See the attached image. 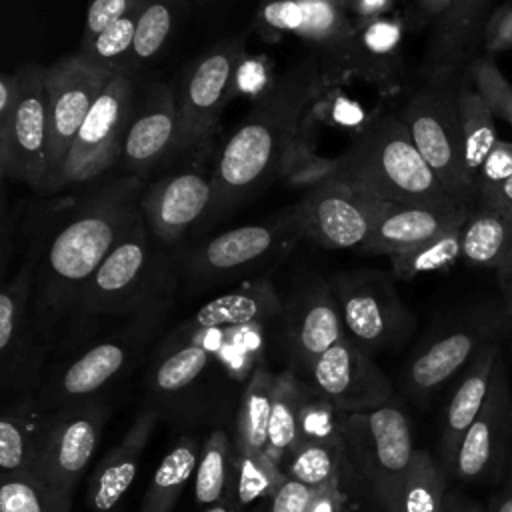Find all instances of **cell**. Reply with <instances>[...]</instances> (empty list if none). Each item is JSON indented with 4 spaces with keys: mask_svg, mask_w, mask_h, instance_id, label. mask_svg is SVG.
I'll list each match as a JSON object with an SVG mask.
<instances>
[{
    "mask_svg": "<svg viewBox=\"0 0 512 512\" xmlns=\"http://www.w3.org/2000/svg\"><path fill=\"white\" fill-rule=\"evenodd\" d=\"M336 176V158L318 156L314 152L312 130L306 118V124L298 138L294 140L280 172V180H284L292 188H306L312 190L320 184L334 180Z\"/></svg>",
    "mask_w": 512,
    "mask_h": 512,
    "instance_id": "obj_43",
    "label": "cell"
},
{
    "mask_svg": "<svg viewBox=\"0 0 512 512\" xmlns=\"http://www.w3.org/2000/svg\"><path fill=\"white\" fill-rule=\"evenodd\" d=\"M106 420L108 406L100 398L52 410L32 474L48 486L74 492L96 454Z\"/></svg>",
    "mask_w": 512,
    "mask_h": 512,
    "instance_id": "obj_19",
    "label": "cell"
},
{
    "mask_svg": "<svg viewBox=\"0 0 512 512\" xmlns=\"http://www.w3.org/2000/svg\"><path fill=\"white\" fill-rule=\"evenodd\" d=\"M160 416L152 406L140 410L122 438L96 464L86 492L92 512H116L136 478L140 458Z\"/></svg>",
    "mask_w": 512,
    "mask_h": 512,
    "instance_id": "obj_27",
    "label": "cell"
},
{
    "mask_svg": "<svg viewBox=\"0 0 512 512\" xmlns=\"http://www.w3.org/2000/svg\"><path fill=\"white\" fill-rule=\"evenodd\" d=\"M500 354H502L500 344H492L484 348L462 372V378L446 404L442 424H440L438 450H440V464L448 474H452L454 460L466 430L472 426V422L476 420V416L480 414L488 398L494 366Z\"/></svg>",
    "mask_w": 512,
    "mask_h": 512,
    "instance_id": "obj_29",
    "label": "cell"
},
{
    "mask_svg": "<svg viewBox=\"0 0 512 512\" xmlns=\"http://www.w3.org/2000/svg\"><path fill=\"white\" fill-rule=\"evenodd\" d=\"M144 188L146 182L126 174L96 182L46 236L32 240L38 250L32 312L48 350L98 266L138 218Z\"/></svg>",
    "mask_w": 512,
    "mask_h": 512,
    "instance_id": "obj_1",
    "label": "cell"
},
{
    "mask_svg": "<svg viewBox=\"0 0 512 512\" xmlns=\"http://www.w3.org/2000/svg\"><path fill=\"white\" fill-rule=\"evenodd\" d=\"M140 10H142V4L136 10L128 12L126 16L102 28L90 40L80 42V54L90 62H94L96 66L112 70L114 74L118 72L130 74V60H132V48H134Z\"/></svg>",
    "mask_w": 512,
    "mask_h": 512,
    "instance_id": "obj_40",
    "label": "cell"
},
{
    "mask_svg": "<svg viewBox=\"0 0 512 512\" xmlns=\"http://www.w3.org/2000/svg\"><path fill=\"white\" fill-rule=\"evenodd\" d=\"M458 108L464 140V164L476 190L478 172L498 140L494 114L474 88H458Z\"/></svg>",
    "mask_w": 512,
    "mask_h": 512,
    "instance_id": "obj_37",
    "label": "cell"
},
{
    "mask_svg": "<svg viewBox=\"0 0 512 512\" xmlns=\"http://www.w3.org/2000/svg\"><path fill=\"white\" fill-rule=\"evenodd\" d=\"M38 250L28 246L14 278L0 292V384L6 394L36 392L50 354L34 324V286Z\"/></svg>",
    "mask_w": 512,
    "mask_h": 512,
    "instance_id": "obj_14",
    "label": "cell"
},
{
    "mask_svg": "<svg viewBox=\"0 0 512 512\" xmlns=\"http://www.w3.org/2000/svg\"><path fill=\"white\" fill-rule=\"evenodd\" d=\"M488 512H512V488L508 484L492 496Z\"/></svg>",
    "mask_w": 512,
    "mask_h": 512,
    "instance_id": "obj_54",
    "label": "cell"
},
{
    "mask_svg": "<svg viewBox=\"0 0 512 512\" xmlns=\"http://www.w3.org/2000/svg\"><path fill=\"white\" fill-rule=\"evenodd\" d=\"M512 444V396L502 354L496 360L488 398L466 430L452 476L462 482H496L506 476Z\"/></svg>",
    "mask_w": 512,
    "mask_h": 512,
    "instance_id": "obj_22",
    "label": "cell"
},
{
    "mask_svg": "<svg viewBox=\"0 0 512 512\" xmlns=\"http://www.w3.org/2000/svg\"><path fill=\"white\" fill-rule=\"evenodd\" d=\"M278 328L288 370L304 378L312 362L346 336L328 276L312 268L294 272L280 294Z\"/></svg>",
    "mask_w": 512,
    "mask_h": 512,
    "instance_id": "obj_15",
    "label": "cell"
},
{
    "mask_svg": "<svg viewBox=\"0 0 512 512\" xmlns=\"http://www.w3.org/2000/svg\"><path fill=\"white\" fill-rule=\"evenodd\" d=\"M200 444L192 436H182L162 458L144 494L140 512H170L178 502L186 482L198 466Z\"/></svg>",
    "mask_w": 512,
    "mask_h": 512,
    "instance_id": "obj_35",
    "label": "cell"
},
{
    "mask_svg": "<svg viewBox=\"0 0 512 512\" xmlns=\"http://www.w3.org/2000/svg\"><path fill=\"white\" fill-rule=\"evenodd\" d=\"M302 238V226L290 206L268 220L226 230L194 246L180 256L178 270L190 288L216 286L278 262Z\"/></svg>",
    "mask_w": 512,
    "mask_h": 512,
    "instance_id": "obj_8",
    "label": "cell"
},
{
    "mask_svg": "<svg viewBox=\"0 0 512 512\" xmlns=\"http://www.w3.org/2000/svg\"><path fill=\"white\" fill-rule=\"evenodd\" d=\"M142 2L144 0H88L82 42L96 36L102 28H106L114 20L136 10Z\"/></svg>",
    "mask_w": 512,
    "mask_h": 512,
    "instance_id": "obj_47",
    "label": "cell"
},
{
    "mask_svg": "<svg viewBox=\"0 0 512 512\" xmlns=\"http://www.w3.org/2000/svg\"><path fill=\"white\" fill-rule=\"evenodd\" d=\"M442 512H484V510L478 504L466 500L464 496H460L456 492H448Z\"/></svg>",
    "mask_w": 512,
    "mask_h": 512,
    "instance_id": "obj_51",
    "label": "cell"
},
{
    "mask_svg": "<svg viewBox=\"0 0 512 512\" xmlns=\"http://www.w3.org/2000/svg\"><path fill=\"white\" fill-rule=\"evenodd\" d=\"M316 496L318 490L284 474L280 484L266 496L262 512H308Z\"/></svg>",
    "mask_w": 512,
    "mask_h": 512,
    "instance_id": "obj_46",
    "label": "cell"
},
{
    "mask_svg": "<svg viewBox=\"0 0 512 512\" xmlns=\"http://www.w3.org/2000/svg\"><path fill=\"white\" fill-rule=\"evenodd\" d=\"M332 412L334 410L318 398L314 400L308 418V434L282 464L286 476H292L318 492L328 488L346 490V484L360 482L340 432L338 418L332 420L328 416Z\"/></svg>",
    "mask_w": 512,
    "mask_h": 512,
    "instance_id": "obj_25",
    "label": "cell"
},
{
    "mask_svg": "<svg viewBox=\"0 0 512 512\" xmlns=\"http://www.w3.org/2000/svg\"><path fill=\"white\" fill-rule=\"evenodd\" d=\"M182 160L180 166L146 184L140 198V214L164 246L180 242L194 228L202 230L212 206L216 162H208L210 148Z\"/></svg>",
    "mask_w": 512,
    "mask_h": 512,
    "instance_id": "obj_16",
    "label": "cell"
},
{
    "mask_svg": "<svg viewBox=\"0 0 512 512\" xmlns=\"http://www.w3.org/2000/svg\"><path fill=\"white\" fill-rule=\"evenodd\" d=\"M486 54L494 56L512 50V0L494 8L482 32Z\"/></svg>",
    "mask_w": 512,
    "mask_h": 512,
    "instance_id": "obj_48",
    "label": "cell"
},
{
    "mask_svg": "<svg viewBox=\"0 0 512 512\" xmlns=\"http://www.w3.org/2000/svg\"><path fill=\"white\" fill-rule=\"evenodd\" d=\"M512 178V142L496 140L476 178V202Z\"/></svg>",
    "mask_w": 512,
    "mask_h": 512,
    "instance_id": "obj_45",
    "label": "cell"
},
{
    "mask_svg": "<svg viewBox=\"0 0 512 512\" xmlns=\"http://www.w3.org/2000/svg\"><path fill=\"white\" fill-rule=\"evenodd\" d=\"M468 78L472 88L482 96L494 116L506 120L512 126V84L502 74L490 54L470 60Z\"/></svg>",
    "mask_w": 512,
    "mask_h": 512,
    "instance_id": "obj_44",
    "label": "cell"
},
{
    "mask_svg": "<svg viewBox=\"0 0 512 512\" xmlns=\"http://www.w3.org/2000/svg\"><path fill=\"white\" fill-rule=\"evenodd\" d=\"M204 512H242V510H240L238 502L230 496V498H226V500H222V502H216V504H212V506H206Z\"/></svg>",
    "mask_w": 512,
    "mask_h": 512,
    "instance_id": "obj_55",
    "label": "cell"
},
{
    "mask_svg": "<svg viewBox=\"0 0 512 512\" xmlns=\"http://www.w3.org/2000/svg\"><path fill=\"white\" fill-rule=\"evenodd\" d=\"M402 74V22L378 16L356 24L348 50V76L388 90L398 84Z\"/></svg>",
    "mask_w": 512,
    "mask_h": 512,
    "instance_id": "obj_30",
    "label": "cell"
},
{
    "mask_svg": "<svg viewBox=\"0 0 512 512\" xmlns=\"http://www.w3.org/2000/svg\"><path fill=\"white\" fill-rule=\"evenodd\" d=\"M74 492L48 486L34 474L6 476L0 486V512H70Z\"/></svg>",
    "mask_w": 512,
    "mask_h": 512,
    "instance_id": "obj_42",
    "label": "cell"
},
{
    "mask_svg": "<svg viewBox=\"0 0 512 512\" xmlns=\"http://www.w3.org/2000/svg\"><path fill=\"white\" fill-rule=\"evenodd\" d=\"M190 0H144L130 60V74L154 60L170 42Z\"/></svg>",
    "mask_w": 512,
    "mask_h": 512,
    "instance_id": "obj_36",
    "label": "cell"
},
{
    "mask_svg": "<svg viewBox=\"0 0 512 512\" xmlns=\"http://www.w3.org/2000/svg\"><path fill=\"white\" fill-rule=\"evenodd\" d=\"M506 484L512 488V444H510V454H508V464H506Z\"/></svg>",
    "mask_w": 512,
    "mask_h": 512,
    "instance_id": "obj_56",
    "label": "cell"
},
{
    "mask_svg": "<svg viewBox=\"0 0 512 512\" xmlns=\"http://www.w3.org/2000/svg\"><path fill=\"white\" fill-rule=\"evenodd\" d=\"M254 28L266 40L292 34L320 60L326 84L348 78V50L356 32L348 0H258Z\"/></svg>",
    "mask_w": 512,
    "mask_h": 512,
    "instance_id": "obj_12",
    "label": "cell"
},
{
    "mask_svg": "<svg viewBox=\"0 0 512 512\" xmlns=\"http://www.w3.org/2000/svg\"><path fill=\"white\" fill-rule=\"evenodd\" d=\"M302 236L326 250L362 248L374 226L376 198L360 188L330 180L292 204Z\"/></svg>",
    "mask_w": 512,
    "mask_h": 512,
    "instance_id": "obj_21",
    "label": "cell"
},
{
    "mask_svg": "<svg viewBox=\"0 0 512 512\" xmlns=\"http://www.w3.org/2000/svg\"><path fill=\"white\" fill-rule=\"evenodd\" d=\"M346 336L366 352L402 348L416 318L396 292L390 274L374 268L342 270L328 276Z\"/></svg>",
    "mask_w": 512,
    "mask_h": 512,
    "instance_id": "obj_9",
    "label": "cell"
},
{
    "mask_svg": "<svg viewBox=\"0 0 512 512\" xmlns=\"http://www.w3.org/2000/svg\"><path fill=\"white\" fill-rule=\"evenodd\" d=\"M352 466L380 512H402V492L416 454L406 412L386 404L364 414H340Z\"/></svg>",
    "mask_w": 512,
    "mask_h": 512,
    "instance_id": "obj_7",
    "label": "cell"
},
{
    "mask_svg": "<svg viewBox=\"0 0 512 512\" xmlns=\"http://www.w3.org/2000/svg\"><path fill=\"white\" fill-rule=\"evenodd\" d=\"M278 314L280 294L270 280L258 278L232 292L212 298L186 320L202 330H224L278 320Z\"/></svg>",
    "mask_w": 512,
    "mask_h": 512,
    "instance_id": "obj_32",
    "label": "cell"
},
{
    "mask_svg": "<svg viewBox=\"0 0 512 512\" xmlns=\"http://www.w3.org/2000/svg\"><path fill=\"white\" fill-rule=\"evenodd\" d=\"M446 476L444 466L428 450L416 448L402 492V512H442L448 496Z\"/></svg>",
    "mask_w": 512,
    "mask_h": 512,
    "instance_id": "obj_41",
    "label": "cell"
},
{
    "mask_svg": "<svg viewBox=\"0 0 512 512\" xmlns=\"http://www.w3.org/2000/svg\"><path fill=\"white\" fill-rule=\"evenodd\" d=\"M348 6L354 22L360 24L384 16V12L390 6V0H348Z\"/></svg>",
    "mask_w": 512,
    "mask_h": 512,
    "instance_id": "obj_49",
    "label": "cell"
},
{
    "mask_svg": "<svg viewBox=\"0 0 512 512\" xmlns=\"http://www.w3.org/2000/svg\"><path fill=\"white\" fill-rule=\"evenodd\" d=\"M112 76V70L96 66L80 52L62 56L46 68L50 120V178L46 192L52 190L82 122Z\"/></svg>",
    "mask_w": 512,
    "mask_h": 512,
    "instance_id": "obj_20",
    "label": "cell"
},
{
    "mask_svg": "<svg viewBox=\"0 0 512 512\" xmlns=\"http://www.w3.org/2000/svg\"><path fill=\"white\" fill-rule=\"evenodd\" d=\"M244 60V36H228L188 64L176 90L178 158L210 148Z\"/></svg>",
    "mask_w": 512,
    "mask_h": 512,
    "instance_id": "obj_11",
    "label": "cell"
},
{
    "mask_svg": "<svg viewBox=\"0 0 512 512\" xmlns=\"http://www.w3.org/2000/svg\"><path fill=\"white\" fill-rule=\"evenodd\" d=\"M392 204L444 212L470 210L458 204L418 152L408 126L396 114H378L336 156V176Z\"/></svg>",
    "mask_w": 512,
    "mask_h": 512,
    "instance_id": "obj_4",
    "label": "cell"
},
{
    "mask_svg": "<svg viewBox=\"0 0 512 512\" xmlns=\"http://www.w3.org/2000/svg\"><path fill=\"white\" fill-rule=\"evenodd\" d=\"M324 88L328 84L314 54L270 84L216 158L214 196L202 230L280 180L282 164Z\"/></svg>",
    "mask_w": 512,
    "mask_h": 512,
    "instance_id": "obj_2",
    "label": "cell"
},
{
    "mask_svg": "<svg viewBox=\"0 0 512 512\" xmlns=\"http://www.w3.org/2000/svg\"><path fill=\"white\" fill-rule=\"evenodd\" d=\"M498 286H500V300L506 308V312L512 316V268L496 274Z\"/></svg>",
    "mask_w": 512,
    "mask_h": 512,
    "instance_id": "obj_53",
    "label": "cell"
},
{
    "mask_svg": "<svg viewBox=\"0 0 512 512\" xmlns=\"http://www.w3.org/2000/svg\"><path fill=\"white\" fill-rule=\"evenodd\" d=\"M472 210L444 212L422 206L392 204L376 198L374 226L360 248L364 254H398L410 250L450 228L462 226Z\"/></svg>",
    "mask_w": 512,
    "mask_h": 512,
    "instance_id": "obj_28",
    "label": "cell"
},
{
    "mask_svg": "<svg viewBox=\"0 0 512 512\" xmlns=\"http://www.w3.org/2000/svg\"><path fill=\"white\" fill-rule=\"evenodd\" d=\"M204 334L208 330L184 320L156 348L146 372V390L150 406L160 414L186 408L206 388L212 358L202 344Z\"/></svg>",
    "mask_w": 512,
    "mask_h": 512,
    "instance_id": "obj_24",
    "label": "cell"
},
{
    "mask_svg": "<svg viewBox=\"0 0 512 512\" xmlns=\"http://www.w3.org/2000/svg\"><path fill=\"white\" fill-rule=\"evenodd\" d=\"M510 328L512 316L502 300H482L450 314L406 362L404 390L416 400L430 398L464 372L484 348L500 344Z\"/></svg>",
    "mask_w": 512,
    "mask_h": 512,
    "instance_id": "obj_6",
    "label": "cell"
},
{
    "mask_svg": "<svg viewBox=\"0 0 512 512\" xmlns=\"http://www.w3.org/2000/svg\"><path fill=\"white\" fill-rule=\"evenodd\" d=\"M190 2H196V4H210V2H216V0H190Z\"/></svg>",
    "mask_w": 512,
    "mask_h": 512,
    "instance_id": "obj_57",
    "label": "cell"
},
{
    "mask_svg": "<svg viewBox=\"0 0 512 512\" xmlns=\"http://www.w3.org/2000/svg\"><path fill=\"white\" fill-rule=\"evenodd\" d=\"M178 264L146 226L142 214L108 252L70 316V340L82 342L100 318H130L174 300Z\"/></svg>",
    "mask_w": 512,
    "mask_h": 512,
    "instance_id": "obj_3",
    "label": "cell"
},
{
    "mask_svg": "<svg viewBox=\"0 0 512 512\" xmlns=\"http://www.w3.org/2000/svg\"><path fill=\"white\" fill-rule=\"evenodd\" d=\"M462 226L450 228L410 250L388 256L392 264V276L400 280H412L420 274L448 270L454 266L458 260H462Z\"/></svg>",
    "mask_w": 512,
    "mask_h": 512,
    "instance_id": "obj_39",
    "label": "cell"
},
{
    "mask_svg": "<svg viewBox=\"0 0 512 512\" xmlns=\"http://www.w3.org/2000/svg\"><path fill=\"white\" fill-rule=\"evenodd\" d=\"M232 442L224 430H214L200 448L198 466L194 472V498L212 506L230 498L232 486Z\"/></svg>",
    "mask_w": 512,
    "mask_h": 512,
    "instance_id": "obj_38",
    "label": "cell"
},
{
    "mask_svg": "<svg viewBox=\"0 0 512 512\" xmlns=\"http://www.w3.org/2000/svg\"><path fill=\"white\" fill-rule=\"evenodd\" d=\"M446 192L464 208L476 206V190L464 164L458 88L452 82H426L398 114Z\"/></svg>",
    "mask_w": 512,
    "mask_h": 512,
    "instance_id": "obj_10",
    "label": "cell"
},
{
    "mask_svg": "<svg viewBox=\"0 0 512 512\" xmlns=\"http://www.w3.org/2000/svg\"><path fill=\"white\" fill-rule=\"evenodd\" d=\"M136 94L132 74L118 72L110 78L82 122L50 192L86 186L120 162Z\"/></svg>",
    "mask_w": 512,
    "mask_h": 512,
    "instance_id": "obj_13",
    "label": "cell"
},
{
    "mask_svg": "<svg viewBox=\"0 0 512 512\" xmlns=\"http://www.w3.org/2000/svg\"><path fill=\"white\" fill-rule=\"evenodd\" d=\"M452 0H414L416 20L420 24H426L430 20H438L444 16V12L450 8Z\"/></svg>",
    "mask_w": 512,
    "mask_h": 512,
    "instance_id": "obj_50",
    "label": "cell"
},
{
    "mask_svg": "<svg viewBox=\"0 0 512 512\" xmlns=\"http://www.w3.org/2000/svg\"><path fill=\"white\" fill-rule=\"evenodd\" d=\"M488 4L490 0H452L444 16L436 20L422 66L426 82H454L458 70L470 64L482 40Z\"/></svg>",
    "mask_w": 512,
    "mask_h": 512,
    "instance_id": "obj_26",
    "label": "cell"
},
{
    "mask_svg": "<svg viewBox=\"0 0 512 512\" xmlns=\"http://www.w3.org/2000/svg\"><path fill=\"white\" fill-rule=\"evenodd\" d=\"M302 380L338 414H364L392 402V382L372 354L348 336L322 352Z\"/></svg>",
    "mask_w": 512,
    "mask_h": 512,
    "instance_id": "obj_18",
    "label": "cell"
},
{
    "mask_svg": "<svg viewBox=\"0 0 512 512\" xmlns=\"http://www.w3.org/2000/svg\"><path fill=\"white\" fill-rule=\"evenodd\" d=\"M316 396L292 370H282L274 380V400L268 430V456L282 470L286 456L306 438L308 418Z\"/></svg>",
    "mask_w": 512,
    "mask_h": 512,
    "instance_id": "obj_34",
    "label": "cell"
},
{
    "mask_svg": "<svg viewBox=\"0 0 512 512\" xmlns=\"http://www.w3.org/2000/svg\"><path fill=\"white\" fill-rule=\"evenodd\" d=\"M174 160H178L176 90L164 82H150L136 94L120 156L122 174L146 182L148 176Z\"/></svg>",
    "mask_w": 512,
    "mask_h": 512,
    "instance_id": "obj_23",
    "label": "cell"
},
{
    "mask_svg": "<svg viewBox=\"0 0 512 512\" xmlns=\"http://www.w3.org/2000/svg\"><path fill=\"white\" fill-rule=\"evenodd\" d=\"M174 300L142 310L110 334L78 350L62 362L38 388V398L48 410L94 400L104 388L130 374L144 358Z\"/></svg>",
    "mask_w": 512,
    "mask_h": 512,
    "instance_id": "obj_5",
    "label": "cell"
},
{
    "mask_svg": "<svg viewBox=\"0 0 512 512\" xmlns=\"http://www.w3.org/2000/svg\"><path fill=\"white\" fill-rule=\"evenodd\" d=\"M462 260L496 274L512 268V208L476 202L462 226Z\"/></svg>",
    "mask_w": 512,
    "mask_h": 512,
    "instance_id": "obj_33",
    "label": "cell"
},
{
    "mask_svg": "<svg viewBox=\"0 0 512 512\" xmlns=\"http://www.w3.org/2000/svg\"><path fill=\"white\" fill-rule=\"evenodd\" d=\"M20 72V102L10 126L0 130V174L38 192L48 190L50 120L46 68L24 64Z\"/></svg>",
    "mask_w": 512,
    "mask_h": 512,
    "instance_id": "obj_17",
    "label": "cell"
},
{
    "mask_svg": "<svg viewBox=\"0 0 512 512\" xmlns=\"http://www.w3.org/2000/svg\"><path fill=\"white\" fill-rule=\"evenodd\" d=\"M50 412L36 392L12 396L0 418V476L32 474Z\"/></svg>",
    "mask_w": 512,
    "mask_h": 512,
    "instance_id": "obj_31",
    "label": "cell"
},
{
    "mask_svg": "<svg viewBox=\"0 0 512 512\" xmlns=\"http://www.w3.org/2000/svg\"><path fill=\"white\" fill-rule=\"evenodd\" d=\"M478 202H494V204H502V206H510L512 208V178L506 180L496 190H492L490 194L478 198Z\"/></svg>",
    "mask_w": 512,
    "mask_h": 512,
    "instance_id": "obj_52",
    "label": "cell"
}]
</instances>
